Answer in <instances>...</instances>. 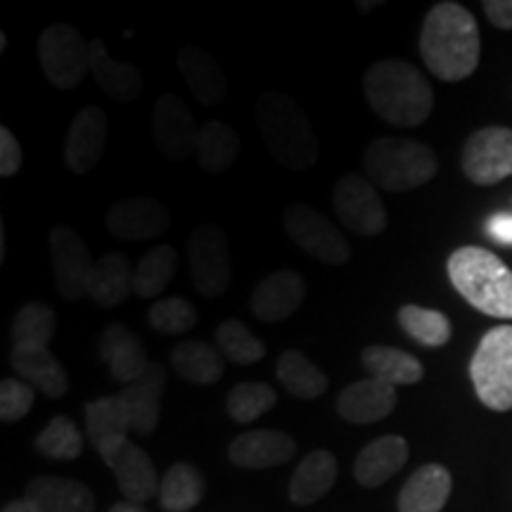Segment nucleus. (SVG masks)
Here are the masks:
<instances>
[{
  "instance_id": "15",
  "label": "nucleus",
  "mask_w": 512,
  "mask_h": 512,
  "mask_svg": "<svg viewBox=\"0 0 512 512\" xmlns=\"http://www.w3.org/2000/svg\"><path fill=\"white\" fill-rule=\"evenodd\" d=\"M171 226L169 209L152 197H124L107 214V228L117 240L145 242L164 235Z\"/></svg>"
},
{
  "instance_id": "22",
  "label": "nucleus",
  "mask_w": 512,
  "mask_h": 512,
  "mask_svg": "<svg viewBox=\"0 0 512 512\" xmlns=\"http://www.w3.org/2000/svg\"><path fill=\"white\" fill-rule=\"evenodd\" d=\"M100 354L102 361L110 368L112 380L119 384H131L133 380H138L152 363L150 358H147L136 332L119 323H114L105 330L100 344Z\"/></svg>"
},
{
  "instance_id": "36",
  "label": "nucleus",
  "mask_w": 512,
  "mask_h": 512,
  "mask_svg": "<svg viewBox=\"0 0 512 512\" xmlns=\"http://www.w3.org/2000/svg\"><path fill=\"white\" fill-rule=\"evenodd\" d=\"M57 330L55 311L46 304L31 302L12 320V349H48Z\"/></svg>"
},
{
  "instance_id": "45",
  "label": "nucleus",
  "mask_w": 512,
  "mask_h": 512,
  "mask_svg": "<svg viewBox=\"0 0 512 512\" xmlns=\"http://www.w3.org/2000/svg\"><path fill=\"white\" fill-rule=\"evenodd\" d=\"M484 12L494 27L505 31L512 29V0H486Z\"/></svg>"
},
{
  "instance_id": "30",
  "label": "nucleus",
  "mask_w": 512,
  "mask_h": 512,
  "mask_svg": "<svg viewBox=\"0 0 512 512\" xmlns=\"http://www.w3.org/2000/svg\"><path fill=\"white\" fill-rule=\"evenodd\" d=\"M171 366L185 382L214 384L226 373V358L221 356L219 349L188 339V342L176 344L171 351Z\"/></svg>"
},
{
  "instance_id": "11",
  "label": "nucleus",
  "mask_w": 512,
  "mask_h": 512,
  "mask_svg": "<svg viewBox=\"0 0 512 512\" xmlns=\"http://www.w3.org/2000/svg\"><path fill=\"white\" fill-rule=\"evenodd\" d=\"M463 174L475 185H496L512 176V128L486 126L467 138Z\"/></svg>"
},
{
  "instance_id": "19",
  "label": "nucleus",
  "mask_w": 512,
  "mask_h": 512,
  "mask_svg": "<svg viewBox=\"0 0 512 512\" xmlns=\"http://www.w3.org/2000/svg\"><path fill=\"white\" fill-rule=\"evenodd\" d=\"M297 444L290 434L278 430H252L240 434L228 446L230 463L247 470H268L294 458Z\"/></svg>"
},
{
  "instance_id": "27",
  "label": "nucleus",
  "mask_w": 512,
  "mask_h": 512,
  "mask_svg": "<svg viewBox=\"0 0 512 512\" xmlns=\"http://www.w3.org/2000/svg\"><path fill=\"white\" fill-rule=\"evenodd\" d=\"M27 498L41 512H95V496L86 484L67 477H36L27 486Z\"/></svg>"
},
{
  "instance_id": "16",
  "label": "nucleus",
  "mask_w": 512,
  "mask_h": 512,
  "mask_svg": "<svg viewBox=\"0 0 512 512\" xmlns=\"http://www.w3.org/2000/svg\"><path fill=\"white\" fill-rule=\"evenodd\" d=\"M107 114L100 107H83L72 121L64 145V164L72 174H91L107 143Z\"/></svg>"
},
{
  "instance_id": "33",
  "label": "nucleus",
  "mask_w": 512,
  "mask_h": 512,
  "mask_svg": "<svg viewBox=\"0 0 512 512\" xmlns=\"http://www.w3.org/2000/svg\"><path fill=\"white\" fill-rule=\"evenodd\" d=\"M133 430L131 415L121 396H102L86 406V434L95 448L107 446L114 439L126 437Z\"/></svg>"
},
{
  "instance_id": "24",
  "label": "nucleus",
  "mask_w": 512,
  "mask_h": 512,
  "mask_svg": "<svg viewBox=\"0 0 512 512\" xmlns=\"http://www.w3.org/2000/svg\"><path fill=\"white\" fill-rule=\"evenodd\" d=\"M451 472L439 463L415 470L399 494V512H441L451 496Z\"/></svg>"
},
{
  "instance_id": "47",
  "label": "nucleus",
  "mask_w": 512,
  "mask_h": 512,
  "mask_svg": "<svg viewBox=\"0 0 512 512\" xmlns=\"http://www.w3.org/2000/svg\"><path fill=\"white\" fill-rule=\"evenodd\" d=\"M3 512H41L38 505L31 501V498H19V501H12L3 508Z\"/></svg>"
},
{
  "instance_id": "23",
  "label": "nucleus",
  "mask_w": 512,
  "mask_h": 512,
  "mask_svg": "<svg viewBox=\"0 0 512 512\" xmlns=\"http://www.w3.org/2000/svg\"><path fill=\"white\" fill-rule=\"evenodd\" d=\"M178 69L200 105H219L228 93V81L219 62L200 46H188L178 55Z\"/></svg>"
},
{
  "instance_id": "26",
  "label": "nucleus",
  "mask_w": 512,
  "mask_h": 512,
  "mask_svg": "<svg viewBox=\"0 0 512 512\" xmlns=\"http://www.w3.org/2000/svg\"><path fill=\"white\" fill-rule=\"evenodd\" d=\"M12 368L29 387L38 389L48 399H62L69 389L67 370L50 349H12Z\"/></svg>"
},
{
  "instance_id": "41",
  "label": "nucleus",
  "mask_w": 512,
  "mask_h": 512,
  "mask_svg": "<svg viewBox=\"0 0 512 512\" xmlns=\"http://www.w3.org/2000/svg\"><path fill=\"white\" fill-rule=\"evenodd\" d=\"M36 448L43 456L55 460H74L83 451L81 430L69 420L67 415H55L53 420L43 427V432L36 437Z\"/></svg>"
},
{
  "instance_id": "46",
  "label": "nucleus",
  "mask_w": 512,
  "mask_h": 512,
  "mask_svg": "<svg viewBox=\"0 0 512 512\" xmlns=\"http://www.w3.org/2000/svg\"><path fill=\"white\" fill-rule=\"evenodd\" d=\"M486 233L498 245H512V214H496L486 223Z\"/></svg>"
},
{
  "instance_id": "3",
  "label": "nucleus",
  "mask_w": 512,
  "mask_h": 512,
  "mask_svg": "<svg viewBox=\"0 0 512 512\" xmlns=\"http://www.w3.org/2000/svg\"><path fill=\"white\" fill-rule=\"evenodd\" d=\"M256 124L275 162L285 169L306 171L318 162V140L311 119L292 98L264 91L256 100Z\"/></svg>"
},
{
  "instance_id": "2",
  "label": "nucleus",
  "mask_w": 512,
  "mask_h": 512,
  "mask_svg": "<svg viewBox=\"0 0 512 512\" xmlns=\"http://www.w3.org/2000/svg\"><path fill=\"white\" fill-rule=\"evenodd\" d=\"M363 95L377 117L401 128L425 124L434 107L430 81L403 60L375 62L363 76Z\"/></svg>"
},
{
  "instance_id": "14",
  "label": "nucleus",
  "mask_w": 512,
  "mask_h": 512,
  "mask_svg": "<svg viewBox=\"0 0 512 512\" xmlns=\"http://www.w3.org/2000/svg\"><path fill=\"white\" fill-rule=\"evenodd\" d=\"M152 136H155L159 155H164L169 162H185L190 155H195L200 128L181 98H176L174 93H164L152 112Z\"/></svg>"
},
{
  "instance_id": "1",
  "label": "nucleus",
  "mask_w": 512,
  "mask_h": 512,
  "mask_svg": "<svg viewBox=\"0 0 512 512\" xmlns=\"http://www.w3.org/2000/svg\"><path fill=\"white\" fill-rule=\"evenodd\" d=\"M420 55L441 81H463L475 74L482 38L472 12L451 0L434 5L422 24Z\"/></svg>"
},
{
  "instance_id": "20",
  "label": "nucleus",
  "mask_w": 512,
  "mask_h": 512,
  "mask_svg": "<svg viewBox=\"0 0 512 512\" xmlns=\"http://www.w3.org/2000/svg\"><path fill=\"white\" fill-rule=\"evenodd\" d=\"M408 456H411L408 441L399 434H387V437L370 441L356 458V482L366 486V489H377V486L387 484L394 475H399L403 465L408 463Z\"/></svg>"
},
{
  "instance_id": "44",
  "label": "nucleus",
  "mask_w": 512,
  "mask_h": 512,
  "mask_svg": "<svg viewBox=\"0 0 512 512\" xmlns=\"http://www.w3.org/2000/svg\"><path fill=\"white\" fill-rule=\"evenodd\" d=\"M22 166V147L8 126L0 128V176H15Z\"/></svg>"
},
{
  "instance_id": "18",
  "label": "nucleus",
  "mask_w": 512,
  "mask_h": 512,
  "mask_svg": "<svg viewBox=\"0 0 512 512\" xmlns=\"http://www.w3.org/2000/svg\"><path fill=\"white\" fill-rule=\"evenodd\" d=\"M394 408L396 389L373 377L349 384L337 396V413L351 425H373L387 418Z\"/></svg>"
},
{
  "instance_id": "5",
  "label": "nucleus",
  "mask_w": 512,
  "mask_h": 512,
  "mask_svg": "<svg viewBox=\"0 0 512 512\" xmlns=\"http://www.w3.org/2000/svg\"><path fill=\"white\" fill-rule=\"evenodd\" d=\"M368 181L389 192L422 188L437 176L439 162L430 145L413 138H377L363 155Z\"/></svg>"
},
{
  "instance_id": "32",
  "label": "nucleus",
  "mask_w": 512,
  "mask_h": 512,
  "mask_svg": "<svg viewBox=\"0 0 512 512\" xmlns=\"http://www.w3.org/2000/svg\"><path fill=\"white\" fill-rule=\"evenodd\" d=\"M240 152L238 131L226 121H207L200 128V140H197V162L207 174H223L233 166Z\"/></svg>"
},
{
  "instance_id": "39",
  "label": "nucleus",
  "mask_w": 512,
  "mask_h": 512,
  "mask_svg": "<svg viewBox=\"0 0 512 512\" xmlns=\"http://www.w3.org/2000/svg\"><path fill=\"white\" fill-rule=\"evenodd\" d=\"M216 344H219L221 356L235 366H252L266 356V344L252 335L242 320L230 318L216 330Z\"/></svg>"
},
{
  "instance_id": "13",
  "label": "nucleus",
  "mask_w": 512,
  "mask_h": 512,
  "mask_svg": "<svg viewBox=\"0 0 512 512\" xmlns=\"http://www.w3.org/2000/svg\"><path fill=\"white\" fill-rule=\"evenodd\" d=\"M332 204H335L339 221L351 233L373 238L387 228V209H384L377 188L368 178L358 174L339 178L335 190H332Z\"/></svg>"
},
{
  "instance_id": "40",
  "label": "nucleus",
  "mask_w": 512,
  "mask_h": 512,
  "mask_svg": "<svg viewBox=\"0 0 512 512\" xmlns=\"http://www.w3.org/2000/svg\"><path fill=\"white\" fill-rule=\"evenodd\" d=\"M275 403H278V394L266 382H240L230 389L226 408L230 418L240 425H247V422L266 415Z\"/></svg>"
},
{
  "instance_id": "28",
  "label": "nucleus",
  "mask_w": 512,
  "mask_h": 512,
  "mask_svg": "<svg viewBox=\"0 0 512 512\" xmlns=\"http://www.w3.org/2000/svg\"><path fill=\"white\" fill-rule=\"evenodd\" d=\"M337 458L325 448L311 451L294 470L290 482V501L294 505L318 503L335 486Z\"/></svg>"
},
{
  "instance_id": "4",
  "label": "nucleus",
  "mask_w": 512,
  "mask_h": 512,
  "mask_svg": "<svg viewBox=\"0 0 512 512\" xmlns=\"http://www.w3.org/2000/svg\"><path fill=\"white\" fill-rule=\"evenodd\" d=\"M448 278L456 290L491 318H512V271L494 252L460 247L448 256Z\"/></svg>"
},
{
  "instance_id": "10",
  "label": "nucleus",
  "mask_w": 512,
  "mask_h": 512,
  "mask_svg": "<svg viewBox=\"0 0 512 512\" xmlns=\"http://www.w3.org/2000/svg\"><path fill=\"white\" fill-rule=\"evenodd\" d=\"M50 261H53L55 285L67 302H79L88 297L93 283V261L86 240L69 226H57L48 235Z\"/></svg>"
},
{
  "instance_id": "37",
  "label": "nucleus",
  "mask_w": 512,
  "mask_h": 512,
  "mask_svg": "<svg viewBox=\"0 0 512 512\" xmlns=\"http://www.w3.org/2000/svg\"><path fill=\"white\" fill-rule=\"evenodd\" d=\"M178 268V252L171 245H159L150 249L138 261L133 275V292L143 299H152L166 290Z\"/></svg>"
},
{
  "instance_id": "12",
  "label": "nucleus",
  "mask_w": 512,
  "mask_h": 512,
  "mask_svg": "<svg viewBox=\"0 0 512 512\" xmlns=\"http://www.w3.org/2000/svg\"><path fill=\"white\" fill-rule=\"evenodd\" d=\"M100 458L110 467L117 477L119 491L124 494L126 501L143 505L150 498L159 496V482L155 463L147 456L143 448H138L128 437L114 439L107 446L98 448Z\"/></svg>"
},
{
  "instance_id": "6",
  "label": "nucleus",
  "mask_w": 512,
  "mask_h": 512,
  "mask_svg": "<svg viewBox=\"0 0 512 512\" xmlns=\"http://www.w3.org/2000/svg\"><path fill=\"white\" fill-rule=\"evenodd\" d=\"M470 377L486 408L512 411V325L486 332L470 361Z\"/></svg>"
},
{
  "instance_id": "25",
  "label": "nucleus",
  "mask_w": 512,
  "mask_h": 512,
  "mask_svg": "<svg viewBox=\"0 0 512 512\" xmlns=\"http://www.w3.org/2000/svg\"><path fill=\"white\" fill-rule=\"evenodd\" d=\"M88 48H91V72L102 93L119 102H133L143 93V72L136 64L112 60L100 38L88 43Z\"/></svg>"
},
{
  "instance_id": "43",
  "label": "nucleus",
  "mask_w": 512,
  "mask_h": 512,
  "mask_svg": "<svg viewBox=\"0 0 512 512\" xmlns=\"http://www.w3.org/2000/svg\"><path fill=\"white\" fill-rule=\"evenodd\" d=\"M34 406V387L24 380H3L0 382V420L17 422Z\"/></svg>"
},
{
  "instance_id": "8",
  "label": "nucleus",
  "mask_w": 512,
  "mask_h": 512,
  "mask_svg": "<svg viewBox=\"0 0 512 512\" xmlns=\"http://www.w3.org/2000/svg\"><path fill=\"white\" fill-rule=\"evenodd\" d=\"M188 268L190 280L202 297H221L233 280L228 238L223 228L204 223L195 228L188 238Z\"/></svg>"
},
{
  "instance_id": "38",
  "label": "nucleus",
  "mask_w": 512,
  "mask_h": 512,
  "mask_svg": "<svg viewBox=\"0 0 512 512\" xmlns=\"http://www.w3.org/2000/svg\"><path fill=\"white\" fill-rule=\"evenodd\" d=\"M399 323L408 337L420 342L422 347H444L451 339V320L441 311L422 309V306L408 304L399 309Z\"/></svg>"
},
{
  "instance_id": "17",
  "label": "nucleus",
  "mask_w": 512,
  "mask_h": 512,
  "mask_svg": "<svg viewBox=\"0 0 512 512\" xmlns=\"http://www.w3.org/2000/svg\"><path fill=\"white\" fill-rule=\"evenodd\" d=\"M304 278L294 271H275L252 290V313L261 323H283L304 302Z\"/></svg>"
},
{
  "instance_id": "49",
  "label": "nucleus",
  "mask_w": 512,
  "mask_h": 512,
  "mask_svg": "<svg viewBox=\"0 0 512 512\" xmlns=\"http://www.w3.org/2000/svg\"><path fill=\"white\" fill-rule=\"evenodd\" d=\"M5 46H8V36H0V50H5Z\"/></svg>"
},
{
  "instance_id": "35",
  "label": "nucleus",
  "mask_w": 512,
  "mask_h": 512,
  "mask_svg": "<svg viewBox=\"0 0 512 512\" xmlns=\"http://www.w3.org/2000/svg\"><path fill=\"white\" fill-rule=\"evenodd\" d=\"M159 505L166 512H188L204 498V477L195 465L176 463L169 467L159 486Z\"/></svg>"
},
{
  "instance_id": "7",
  "label": "nucleus",
  "mask_w": 512,
  "mask_h": 512,
  "mask_svg": "<svg viewBox=\"0 0 512 512\" xmlns=\"http://www.w3.org/2000/svg\"><path fill=\"white\" fill-rule=\"evenodd\" d=\"M43 76L60 91H74L91 72V48L72 24H53L38 38Z\"/></svg>"
},
{
  "instance_id": "48",
  "label": "nucleus",
  "mask_w": 512,
  "mask_h": 512,
  "mask_svg": "<svg viewBox=\"0 0 512 512\" xmlns=\"http://www.w3.org/2000/svg\"><path fill=\"white\" fill-rule=\"evenodd\" d=\"M110 512H147L145 505H138V503H131V501H124V503H117L112 505Z\"/></svg>"
},
{
  "instance_id": "9",
  "label": "nucleus",
  "mask_w": 512,
  "mask_h": 512,
  "mask_svg": "<svg viewBox=\"0 0 512 512\" xmlns=\"http://www.w3.org/2000/svg\"><path fill=\"white\" fill-rule=\"evenodd\" d=\"M285 230L294 245H299L313 259L328 266H342L351 259V247L347 238L330 219L309 204L294 202L285 211Z\"/></svg>"
},
{
  "instance_id": "31",
  "label": "nucleus",
  "mask_w": 512,
  "mask_h": 512,
  "mask_svg": "<svg viewBox=\"0 0 512 512\" xmlns=\"http://www.w3.org/2000/svg\"><path fill=\"white\" fill-rule=\"evenodd\" d=\"M361 361L373 380L387 382L392 387H396V384H415L425 375V368L413 354L384 347V344H373V347L363 349Z\"/></svg>"
},
{
  "instance_id": "42",
  "label": "nucleus",
  "mask_w": 512,
  "mask_h": 512,
  "mask_svg": "<svg viewBox=\"0 0 512 512\" xmlns=\"http://www.w3.org/2000/svg\"><path fill=\"white\" fill-rule=\"evenodd\" d=\"M147 323L164 335H183L197 325V311L188 299L166 297L147 309Z\"/></svg>"
},
{
  "instance_id": "21",
  "label": "nucleus",
  "mask_w": 512,
  "mask_h": 512,
  "mask_svg": "<svg viewBox=\"0 0 512 512\" xmlns=\"http://www.w3.org/2000/svg\"><path fill=\"white\" fill-rule=\"evenodd\" d=\"M166 384V373L159 363L152 361L138 380L124 384L121 399H124L128 415H131V427L138 434H152L159 425V411H162V392Z\"/></svg>"
},
{
  "instance_id": "29",
  "label": "nucleus",
  "mask_w": 512,
  "mask_h": 512,
  "mask_svg": "<svg viewBox=\"0 0 512 512\" xmlns=\"http://www.w3.org/2000/svg\"><path fill=\"white\" fill-rule=\"evenodd\" d=\"M133 271L124 254H105L98 259L93 271V283L88 297L102 309H117L133 292Z\"/></svg>"
},
{
  "instance_id": "34",
  "label": "nucleus",
  "mask_w": 512,
  "mask_h": 512,
  "mask_svg": "<svg viewBox=\"0 0 512 512\" xmlns=\"http://www.w3.org/2000/svg\"><path fill=\"white\" fill-rule=\"evenodd\" d=\"M275 373H278V380L283 382L287 392L297 396V399L311 401L328 392V375H325L318 366H313L302 351H285V354L278 358Z\"/></svg>"
}]
</instances>
